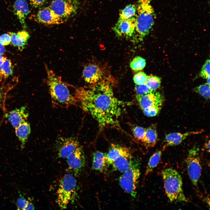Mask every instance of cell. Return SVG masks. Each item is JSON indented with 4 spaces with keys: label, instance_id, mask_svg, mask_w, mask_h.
Wrapping results in <instances>:
<instances>
[{
    "label": "cell",
    "instance_id": "6da1fadb",
    "mask_svg": "<svg viewBox=\"0 0 210 210\" xmlns=\"http://www.w3.org/2000/svg\"><path fill=\"white\" fill-rule=\"evenodd\" d=\"M74 94L83 109L96 120L100 130L119 127V118L125 108L130 104L115 96L112 84L108 78L76 88Z\"/></svg>",
    "mask_w": 210,
    "mask_h": 210
},
{
    "label": "cell",
    "instance_id": "7a4b0ae2",
    "mask_svg": "<svg viewBox=\"0 0 210 210\" xmlns=\"http://www.w3.org/2000/svg\"><path fill=\"white\" fill-rule=\"evenodd\" d=\"M45 68L47 73V84L54 102L60 106L65 107L76 104L78 102L74 92L71 93L68 86L62 80L61 77L46 64Z\"/></svg>",
    "mask_w": 210,
    "mask_h": 210
},
{
    "label": "cell",
    "instance_id": "3957f363",
    "mask_svg": "<svg viewBox=\"0 0 210 210\" xmlns=\"http://www.w3.org/2000/svg\"><path fill=\"white\" fill-rule=\"evenodd\" d=\"M151 0H137L134 35L140 40L148 35L154 25L156 15Z\"/></svg>",
    "mask_w": 210,
    "mask_h": 210
},
{
    "label": "cell",
    "instance_id": "277c9868",
    "mask_svg": "<svg viewBox=\"0 0 210 210\" xmlns=\"http://www.w3.org/2000/svg\"><path fill=\"white\" fill-rule=\"evenodd\" d=\"M161 174L164 188L167 195L171 202H188L183 188L182 177L179 172L172 168L162 170Z\"/></svg>",
    "mask_w": 210,
    "mask_h": 210
},
{
    "label": "cell",
    "instance_id": "5b68a950",
    "mask_svg": "<svg viewBox=\"0 0 210 210\" xmlns=\"http://www.w3.org/2000/svg\"><path fill=\"white\" fill-rule=\"evenodd\" d=\"M76 186V180L71 174H66L61 178L57 192V202L61 209L67 208L75 195Z\"/></svg>",
    "mask_w": 210,
    "mask_h": 210
},
{
    "label": "cell",
    "instance_id": "8992f818",
    "mask_svg": "<svg viewBox=\"0 0 210 210\" xmlns=\"http://www.w3.org/2000/svg\"><path fill=\"white\" fill-rule=\"evenodd\" d=\"M140 174L139 162L134 160L130 167L123 173L119 179L121 188L134 198L136 195V188Z\"/></svg>",
    "mask_w": 210,
    "mask_h": 210
},
{
    "label": "cell",
    "instance_id": "52a82bcc",
    "mask_svg": "<svg viewBox=\"0 0 210 210\" xmlns=\"http://www.w3.org/2000/svg\"><path fill=\"white\" fill-rule=\"evenodd\" d=\"M79 5L78 0H53L49 6L54 14L65 21L76 14Z\"/></svg>",
    "mask_w": 210,
    "mask_h": 210
},
{
    "label": "cell",
    "instance_id": "ba28073f",
    "mask_svg": "<svg viewBox=\"0 0 210 210\" xmlns=\"http://www.w3.org/2000/svg\"><path fill=\"white\" fill-rule=\"evenodd\" d=\"M186 162L189 178L193 185L197 187L202 171L200 157L197 148H194L189 150Z\"/></svg>",
    "mask_w": 210,
    "mask_h": 210
},
{
    "label": "cell",
    "instance_id": "9c48e42d",
    "mask_svg": "<svg viewBox=\"0 0 210 210\" xmlns=\"http://www.w3.org/2000/svg\"><path fill=\"white\" fill-rule=\"evenodd\" d=\"M136 98L142 110L155 105L162 106L164 101L163 96L156 90L143 95H136Z\"/></svg>",
    "mask_w": 210,
    "mask_h": 210
},
{
    "label": "cell",
    "instance_id": "30bf717a",
    "mask_svg": "<svg viewBox=\"0 0 210 210\" xmlns=\"http://www.w3.org/2000/svg\"><path fill=\"white\" fill-rule=\"evenodd\" d=\"M66 159L69 167L73 170L75 176H79L85 163V155L80 146Z\"/></svg>",
    "mask_w": 210,
    "mask_h": 210
},
{
    "label": "cell",
    "instance_id": "8fae6325",
    "mask_svg": "<svg viewBox=\"0 0 210 210\" xmlns=\"http://www.w3.org/2000/svg\"><path fill=\"white\" fill-rule=\"evenodd\" d=\"M135 18L131 20L118 19L113 28L116 35L119 37L129 38L134 35Z\"/></svg>",
    "mask_w": 210,
    "mask_h": 210
},
{
    "label": "cell",
    "instance_id": "7c38bea8",
    "mask_svg": "<svg viewBox=\"0 0 210 210\" xmlns=\"http://www.w3.org/2000/svg\"><path fill=\"white\" fill-rule=\"evenodd\" d=\"M103 72L97 65L90 64L86 66L83 71V76L85 81L89 84L97 83L102 79Z\"/></svg>",
    "mask_w": 210,
    "mask_h": 210
},
{
    "label": "cell",
    "instance_id": "4fadbf2b",
    "mask_svg": "<svg viewBox=\"0 0 210 210\" xmlns=\"http://www.w3.org/2000/svg\"><path fill=\"white\" fill-rule=\"evenodd\" d=\"M36 18L39 22L47 25L58 24L65 21L54 14L49 6L40 10L37 13Z\"/></svg>",
    "mask_w": 210,
    "mask_h": 210
},
{
    "label": "cell",
    "instance_id": "5bb4252c",
    "mask_svg": "<svg viewBox=\"0 0 210 210\" xmlns=\"http://www.w3.org/2000/svg\"><path fill=\"white\" fill-rule=\"evenodd\" d=\"M28 116L26 107L22 106L9 112L7 114V117L12 126L15 128L26 121Z\"/></svg>",
    "mask_w": 210,
    "mask_h": 210
},
{
    "label": "cell",
    "instance_id": "9a60e30c",
    "mask_svg": "<svg viewBox=\"0 0 210 210\" xmlns=\"http://www.w3.org/2000/svg\"><path fill=\"white\" fill-rule=\"evenodd\" d=\"M203 130L188 132L183 133L178 132H173L166 135L164 142L166 146H173L181 144L187 137L191 135L201 133Z\"/></svg>",
    "mask_w": 210,
    "mask_h": 210
},
{
    "label": "cell",
    "instance_id": "2e32d148",
    "mask_svg": "<svg viewBox=\"0 0 210 210\" xmlns=\"http://www.w3.org/2000/svg\"><path fill=\"white\" fill-rule=\"evenodd\" d=\"M131 154V151L128 148L112 144L106 153L107 165H111L114 161L121 156Z\"/></svg>",
    "mask_w": 210,
    "mask_h": 210
},
{
    "label": "cell",
    "instance_id": "e0dca14e",
    "mask_svg": "<svg viewBox=\"0 0 210 210\" xmlns=\"http://www.w3.org/2000/svg\"><path fill=\"white\" fill-rule=\"evenodd\" d=\"M80 146L77 140L72 138L65 139L63 140L59 148L58 156L61 158L66 159Z\"/></svg>",
    "mask_w": 210,
    "mask_h": 210
},
{
    "label": "cell",
    "instance_id": "ac0fdd59",
    "mask_svg": "<svg viewBox=\"0 0 210 210\" xmlns=\"http://www.w3.org/2000/svg\"><path fill=\"white\" fill-rule=\"evenodd\" d=\"M15 14L24 28L26 27V18L30 12L29 7L26 0H16L14 4Z\"/></svg>",
    "mask_w": 210,
    "mask_h": 210
},
{
    "label": "cell",
    "instance_id": "d6986e66",
    "mask_svg": "<svg viewBox=\"0 0 210 210\" xmlns=\"http://www.w3.org/2000/svg\"><path fill=\"white\" fill-rule=\"evenodd\" d=\"M158 133L156 126L151 125L146 128L145 134L141 142L147 148L154 147L158 140Z\"/></svg>",
    "mask_w": 210,
    "mask_h": 210
},
{
    "label": "cell",
    "instance_id": "ffe728a7",
    "mask_svg": "<svg viewBox=\"0 0 210 210\" xmlns=\"http://www.w3.org/2000/svg\"><path fill=\"white\" fill-rule=\"evenodd\" d=\"M8 33L10 36V43L12 45L18 47L21 50L23 49L29 37L28 32L23 30L16 33L12 32Z\"/></svg>",
    "mask_w": 210,
    "mask_h": 210
},
{
    "label": "cell",
    "instance_id": "44dd1931",
    "mask_svg": "<svg viewBox=\"0 0 210 210\" xmlns=\"http://www.w3.org/2000/svg\"><path fill=\"white\" fill-rule=\"evenodd\" d=\"M133 161L131 154L120 157L114 161L111 165L114 170L123 173L130 167Z\"/></svg>",
    "mask_w": 210,
    "mask_h": 210
},
{
    "label": "cell",
    "instance_id": "7402d4cb",
    "mask_svg": "<svg viewBox=\"0 0 210 210\" xmlns=\"http://www.w3.org/2000/svg\"><path fill=\"white\" fill-rule=\"evenodd\" d=\"M107 165L106 153L98 151L94 153L92 162L93 169L103 172L106 169Z\"/></svg>",
    "mask_w": 210,
    "mask_h": 210
},
{
    "label": "cell",
    "instance_id": "603a6c76",
    "mask_svg": "<svg viewBox=\"0 0 210 210\" xmlns=\"http://www.w3.org/2000/svg\"><path fill=\"white\" fill-rule=\"evenodd\" d=\"M15 129L16 135L21 143V148H23L31 132L30 124L26 121L21 124Z\"/></svg>",
    "mask_w": 210,
    "mask_h": 210
},
{
    "label": "cell",
    "instance_id": "cb8c5ba5",
    "mask_svg": "<svg viewBox=\"0 0 210 210\" xmlns=\"http://www.w3.org/2000/svg\"><path fill=\"white\" fill-rule=\"evenodd\" d=\"M136 11V5L133 4L127 5L120 11L119 19L131 20L135 19Z\"/></svg>",
    "mask_w": 210,
    "mask_h": 210
},
{
    "label": "cell",
    "instance_id": "d4e9b609",
    "mask_svg": "<svg viewBox=\"0 0 210 210\" xmlns=\"http://www.w3.org/2000/svg\"><path fill=\"white\" fill-rule=\"evenodd\" d=\"M162 152L159 150L154 153L150 157L146 167L145 175L147 176L152 172L158 165L161 159Z\"/></svg>",
    "mask_w": 210,
    "mask_h": 210
},
{
    "label": "cell",
    "instance_id": "484cf974",
    "mask_svg": "<svg viewBox=\"0 0 210 210\" xmlns=\"http://www.w3.org/2000/svg\"><path fill=\"white\" fill-rule=\"evenodd\" d=\"M13 72L12 62L10 60L7 58L0 67V76L6 78L11 75Z\"/></svg>",
    "mask_w": 210,
    "mask_h": 210
},
{
    "label": "cell",
    "instance_id": "4316f807",
    "mask_svg": "<svg viewBox=\"0 0 210 210\" xmlns=\"http://www.w3.org/2000/svg\"><path fill=\"white\" fill-rule=\"evenodd\" d=\"M146 64V60L140 56H137L132 60L130 66L132 70L138 71L143 69L145 66Z\"/></svg>",
    "mask_w": 210,
    "mask_h": 210
},
{
    "label": "cell",
    "instance_id": "83f0119b",
    "mask_svg": "<svg viewBox=\"0 0 210 210\" xmlns=\"http://www.w3.org/2000/svg\"><path fill=\"white\" fill-rule=\"evenodd\" d=\"M161 78L154 76H147L146 84L151 91H155L160 86Z\"/></svg>",
    "mask_w": 210,
    "mask_h": 210
},
{
    "label": "cell",
    "instance_id": "f1b7e54d",
    "mask_svg": "<svg viewBox=\"0 0 210 210\" xmlns=\"http://www.w3.org/2000/svg\"><path fill=\"white\" fill-rule=\"evenodd\" d=\"M195 91L204 98L208 99L210 98V84L206 83L196 87Z\"/></svg>",
    "mask_w": 210,
    "mask_h": 210
},
{
    "label": "cell",
    "instance_id": "f546056e",
    "mask_svg": "<svg viewBox=\"0 0 210 210\" xmlns=\"http://www.w3.org/2000/svg\"><path fill=\"white\" fill-rule=\"evenodd\" d=\"M146 128L137 126L132 128L133 136L136 139L141 142L145 134Z\"/></svg>",
    "mask_w": 210,
    "mask_h": 210
},
{
    "label": "cell",
    "instance_id": "4dcf8cb0",
    "mask_svg": "<svg viewBox=\"0 0 210 210\" xmlns=\"http://www.w3.org/2000/svg\"><path fill=\"white\" fill-rule=\"evenodd\" d=\"M162 106L155 105L143 110L144 113L148 117H153L158 114L160 112Z\"/></svg>",
    "mask_w": 210,
    "mask_h": 210
},
{
    "label": "cell",
    "instance_id": "1f68e13d",
    "mask_svg": "<svg viewBox=\"0 0 210 210\" xmlns=\"http://www.w3.org/2000/svg\"><path fill=\"white\" fill-rule=\"evenodd\" d=\"M147 76L143 71H140L135 74L133 77V80L136 84H145Z\"/></svg>",
    "mask_w": 210,
    "mask_h": 210
},
{
    "label": "cell",
    "instance_id": "d6a6232c",
    "mask_svg": "<svg viewBox=\"0 0 210 210\" xmlns=\"http://www.w3.org/2000/svg\"><path fill=\"white\" fill-rule=\"evenodd\" d=\"M135 90L137 95H141L148 93L151 91L146 84H136Z\"/></svg>",
    "mask_w": 210,
    "mask_h": 210
},
{
    "label": "cell",
    "instance_id": "836d02e7",
    "mask_svg": "<svg viewBox=\"0 0 210 210\" xmlns=\"http://www.w3.org/2000/svg\"><path fill=\"white\" fill-rule=\"evenodd\" d=\"M210 63L209 59L206 60L202 66L200 76L206 79L210 77Z\"/></svg>",
    "mask_w": 210,
    "mask_h": 210
},
{
    "label": "cell",
    "instance_id": "e575fe53",
    "mask_svg": "<svg viewBox=\"0 0 210 210\" xmlns=\"http://www.w3.org/2000/svg\"><path fill=\"white\" fill-rule=\"evenodd\" d=\"M28 201L26 200L22 195L20 194L19 197L18 198L16 205L18 210H24L26 207Z\"/></svg>",
    "mask_w": 210,
    "mask_h": 210
},
{
    "label": "cell",
    "instance_id": "d590c367",
    "mask_svg": "<svg viewBox=\"0 0 210 210\" xmlns=\"http://www.w3.org/2000/svg\"><path fill=\"white\" fill-rule=\"evenodd\" d=\"M10 41V36L8 33L4 34L0 36V43L4 46L9 44Z\"/></svg>",
    "mask_w": 210,
    "mask_h": 210
},
{
    "label": "cell",
    "instance_id": "8d00e7d4",
    "mask_svg": "<svg viewBox=\"0 0 210 210\" xmlns=\"http://www.w3.org/2000/svg\"><path fill=\"white\" fill-rule=\"evenodd\" d=\"M46 0H30V4L32 6L37 8L42 5Z\"/></svg>",
    "mask_w": 210,
    "mask_h": 210
},
{
    "label": "cell",
    "instance_id": "74e56055",
    "mask_svg": "<svg viewBox=\"0 0 210 210\" xmlns=\"http://www.w3.org/2000/svg\"><path fill=\"white\" fill-rule=\"evenodd\" d=\"M35 209L34 207L31 202H29L24 209L25 210H34Z\"/></svg>",
    "mask_w": 210,
    "mask_h": 210
},
{
    "label": "cell",
    "instance_id": "f35d334b",
    "mask_svg": "<svg viewBox=\"0 0 210 210\" xmlns=\"http://www.w3.org/2000/svg\"><path fill=\"white\" fill-rule=\"evenodd\" d=\"M2 55L0 54V67L7 58L6 57L3 56Z\"/></svg>",
    "mask_w": 210,
    "mask_h": 210
},
{
    "label": "cell",
    "instance_id": "ab89813d",
    "mask_svg": "<svg viewBox=\"0 0 210 210\" xmlns=\"http://www.w3.org/2000/svg\"><path fill=\"white\" fill-rule=\"evenodd\" d=\"M5 51L4 46L0 43V54L3 55L5 53Z\"/></svg>",
    "mask_w": 210,
    "mask_h": 210
},
{
    "label": "cell",
    "instance_id": "60d3db41",
    "mask_svg": "<svg viewBox=\"0 0 210 210\" xmlns=\"http://www.w3.org/2000/svg\"><path fill=\"white\" fill-rule=\"evenodd\" d=\"M205 148L207 150V151L209 152L210 151V141L209 140V141L205 144Z\"/></svg>",
    "mask_w": 210,
    "mask_h": 210
},
{
    "label": "cell",
    "instance_id": "b9f144b4",
    "mask_svg": "<svg viewBox=\"0 0 210 210\" xmlns=\"http://www.w3.org/2000/svg\"><path fill=\"white\" fill-rule=\"evenodd\" d=\"M206 79V80H207V83H208V84H210V77H208Z\"/></svg>",
    "mask_w": 210,
    "mask_h": 210
},
{
    "label": "cell",
    "instance_id": "7bdbcfd3",
    "mask_svg": "<svg viewBox=\"0 0 210 210\" xmlns=\"http://www.w3.org/2000/svg\"><path fill=\"white\" fill-rule=\"evenodd\" d=\"M2 98V94L0 91V102H1Z\"/></svg>",
    "mask_w": 210,
    "mask_h": 210
}]
</instances>
